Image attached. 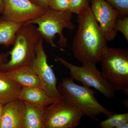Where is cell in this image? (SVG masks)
Returning a JSON list of instances; mask_svg holds the SVG:
<instances>
[{
    "label": "cell",
    "instance_id": "obj_1",
    "mask_svg": "<svg viewBox=\"0 0 128 128\" xmlns=\"http://www.w3.org/2000/svg\"><path fill=\"white\" fill-rule=\"evenodd\" d=\"M78 16V28L72 42L74 56L82 64H96L100 62L108 41L90 6Z\"/></svg>",
    "mask_w": 128,
    "mask_h": 128
},
{
    "label": "cell",
    "instance_id": "obj_2",
    "mask_svg": "<svg viewBox=\"0 0 128 128\" xmlns=\"http://www.w3.org/2000/svg\"><path fill=\"white\" fill-rule=\"evenodd\" d=\"M41 38L34 24H24L17 32L14 47L8 52L10 59L0 65V70L8 72L31 66L36 57V47Z\"/></svg>",
    "mask_w": 128,
    "mask_h": 128
},
{
    "label": "cell",
    "instance_id": "obj_3",
    "mask_svg": "<svg viewBox=\"0 0 128 128\" xmlns=\"http://www.w3.org/2000/svg\"><path fill=\"white\" fill-rule=\"evenodd\" d=\"M72 14L70 11H57L48 8L39 18L25 24H38L37 28L43 39L52 47L66 52L63 48L67 47L68 39L62 32L65 28L74 30L75 26L72 22Z\"/></svg>",
    "mask_w": 128,
    "mask_h": 128
},
{
    "label": "cell",
    "instance_id": "obj_4",
    "mask_svg": "<svg viewBox=\"0 0 128 128\" xmlns=\"http://www.w3.org/2000/svg\"><path fill=\"white\" fill-rule=\"evenodd\" d=\"M64 100L74 105L84 115L94 120L103 114L107 118L114 114L98 102L95 97L96 92L90 88L76 84L71 77L64 78L57 86Z\"/></svg>",
    "mask_w": 128,
    "mask_h": 128
},
{
    "label": "cell",
    "instance_id": "obj_5",
    "mask_svg": "<svg viewBox=\"0 0 128 128\" xmlns=\"http://www.w3.org/2000/svg\"><path fill=\"white\" fill-rule=\"evenodd\" d=\"M102 73L116 91L128 96V50L111 48L105 49L100 62Z\"/></svg>",
    "mask_w": 128,
    "mask_h": 128
},
{
    "label": "cell",
    "instance_id": "obj_6",
    "mask_svg": "<svg viewBox=\"0 0 128 128\" xmlns=\"http://www.w3.org/2000/svg\"><path fill=\"white\" fill-rule=\"evenodd\" d=\"M55 57L56 61L69 69L70 77L73 80L88 87L95 88L108 99L114 97L116 91L97 68L96 64H82V66H78L61 57Z\"/></svg>",
    "mask_w": 128,
    "mask_h": 128
},
{
    "label": "cell",
    "instance_id": "obj_7",
    "mask_svg": "<svg viewBox=\"0 0 128 128\" xmlns=\"http://www.w3.org/2000/svg\"><path fill=\"white\" fill-rule=\"evenodd\" d=\"M84 116L78 108L63 99L45 108L44 128H73L78 126Z\"/></svg>",
    "mask_w": 128,
    "mask_h": 128
},
{
    "label": "cell",
    "instance_id": "obj_8",
    "mask_svg": "<svg viewBox=\"0 0 128 128\" xmlns=\"http://www.w3.org/2000/svg\"><path fill=\"white\" fill-rule=\"evenodd\" d=\"M41 38L36 49V57L31 67L38 76L44 86V90L50 97L58 100L64 98L58 91L57 80L52 67L48 63V56L44 50Z\"/></svg>",
    "mask_w": 128,
    "mask_h": 128
},
{
    "label": "cell",
    "instance_id": "obj_9",
    "mask_svg": "<svg viewBox=\"0 0 128 128\" xmlns=\"http://www.w3.org/2000/svg\"><path fill=\"white\" fill-rule=\"evenodd\" d=\"M2 16L7 20L25 24L38 18L46 11L30 0H3Z\"/></svg>",
    "mask_w": 128,
    "mask_h": 128
},
{
    "label": "cell",
    "instance_id": "obj_10",
    "mask_svg": "<svg viewBox=\"0 0 128 128\" xmlns=\"http://www.w3.org/2000/svg\"><path fill=\"white\" fill-rule=\"evenodd\" d=\"M91 9L94 18L108 41L114 40L117 34L114 29L118 13L105 0H91Z\"/></svg>",
    "mask_w": 128,
    "mask_h": 128
},
{
    "label": "cell",
    "instance_id": "obj_11",
    "mask_svg": "<svg viewBox=\"0 0 128 128\" xmlns=\"http://www.w3.org/2000/svg\"><path fill=\"white\" fill-rule=\"evenodd\" d=\"M25 106L18 98L3 106L0 121V128H24Z\"/></svg>",
    "mask_w": 128,
    "mask_h": 128
},
{
    "label": "cell",
    "instance_id": "obj_12",
    "mask_svg": "<svg viewBox=\"0 0 128 128\" xmlns=\"http://www.w3.org/2000/svg\"><path fill=\"white\" fill-rule=\"evenodd\" d=\"M4 73L22 87H38L44 90L41 80L31 66H24Z\"/></svg>",
    "mask_w": 128,
    "mask_h": 128
},
{
    "label": "cell",
    "instance_id": "obj_13",
    "mask_svg": "<svg viewBox=\"0 0 128 128\" xmlns=\"http://www.w3.org/2000/svg\"><path fill=\"white\" fill-rule=\"evenodd\" d=\"M22 88L0 70V103L4 105L18 99Z\"/></svg>",
    "mask_w": 128,
    "mask_h": 128
},
{
    "label": "cell",
    "instance_id": "obj_14",
    "mask_svg": "<svg viewBox=\"0 0 128 128\" xmlns=\"http://www.w3.org/2000/svg\"><path fill=\"white\" fill-rule=\"evenodd\" d=\"M18 98L46 107L59 100L48 96L43 89L34 87L22 88Z\"/></svg>",
    "mask_w": 128,
    "mask_h": 128
},
{
    "label": "cell",
    "instance_id": "obj_15",
    "mask_svg": "<svg viewBox=\"0 0 128 128\" xmlns=\"http://www.w3.org/2000/svg\"><path fill=\"white\" fill-rule=\"evenodd\" d=\"M24 102L25 106L24 128H44V111L46 107Z\"/></svg>",
    "mask_w": 128,
    "mask_h": 128
},
{
    "label": "cell",
    "instance_id": "obj_16",
    "mask_svg": "<svg viewBox=\"0 0 128 128\" xmlns=\"http://www.w3.org/2000/svg\"><path fill=\"white\" fill-rule=\"evenodd\" d=\"M7 20L0 18V45L9 47L14 45L18 31L24 24Z\"/></svg>",
    "mask_w": 128,
    "mask_h": 128
},
{
    "label": "cell",
    "instance_id": "obj_17",
    "mask_svg": "<svg viewBox=\"0 0 128 128\" xmlns=\"http://www.w3.org/2000/svg\"><path fill=\"white\" fill-rule=\"evenodd\" d=\"M128 122V113L114 114L99 124L101 128H117L120 125Z\"/></svg>",
    "mask_w": 128,
    "mask_h": 128
},
{
    "label": "cell",
    "instance_id": "obj_18",
    "mask_svg": "<svg viewBox=\"0 0 128 128\" xmlns=\"http://www.w3.org/2000/svg\"><path fill=\"white\" fill-rule=\"evenodd\" d=\"M114 9L118 12V18L128 16V0H105Z\"/></svg>",
    "mask_w": 128,
    "mask_h": 128
},
{
    "label": "cell",
    "instance_id": "obj_19",
    "mask_svg": "<svg viewBox=\"0 0 128 128\" xmlns=\"http://www.w3.org/2000/svg\"><path fill=\"white\" fill-rule=\"evenodd\" d=\"M69 11L79 15L90 6L89 0H69Z\"/></svg>",
    "mask_w": 128,
    "mask_h": 128
},
{
    "label": "cell",
    "instance_id": "obj_20",
    "mask_svg": "<svg viewBox=\"0 0 128 128\" xmlns=\"http://www.w3.org/2000/svg\"><path fill=\"white\" fill-rule=\"evenodd\" d=\"M48 6L57 11H69V0H49Z\"/></svg>",
    "mask_w": 128,
    "mask_h": 128
},
{
    "label": "cell",
    "instance_id": "obj_21",
    "mask_svg": "<svg viewBox=\"0 0 128 128\" xmlns=\"http://www.w3.org/2000/svg\"><path fill=\"white\" fill-rule=\"evenodd\" d=\"M114 29L122 34L128 41V16L123 18H117L114 24Z\"/></svg>",
    "mask_w": 128,
    "mask_h": 128
},
{
    "label": "cell",
    "instance_id": "obj_22",
    "mask_svg": "<svg viewBox=\"0 0 128 128\" xmlns=\"http://www.w3.org/2000/svg\"><path fill=\"white\" fill-rule=\"evenodd\" d=\"M33 3L44 10L48 8L49 0H30Z\"/></svg>",
    "mask_w": 128,
    "mask_h": 128
},
{
    "label": "cell",
    "instance_id": "obj_23",
    "mask_svg": "<svg viewBox=\"0 0 128 128\" xmlns=\"http://www.w3.org/2000/svg\"><path fill=\"white\" fill-rule=\"evenodd\" d=\"M9 55L8 52L7 53H2L0 54V65L2 64L7 62L8 57Z\"/></svg>",
    "mask_w": 128,
    "mask_h": 128
},
{
    "label": "cell",
    "instance_id": "obj_24",
    "mask_svg": "<svg viewBox=\"0 0 128 128\" xmlns=\"http://www.w3.org/2000/svg\"><path fill=\"white\" fill-rule=\"evenodd\" d=\"M4 0H0V14H2L4 9Z\"/></svg>",
    "mask_w": 128,
    "mask_h": 128
},
{
    "label": "cell",
    "instance_id": "obj_25",
    "mask_svg": "<svg viewBox=\"0 0 128 128\" xmlns=\"http://www.w3.org/2000/svg\"><path fill=\"white\" fill-rule=\"evenodd\" d=\"M128 128V122L124 123L120 125L117 128Z\"/></svg>",
    "mask_w": 128,
    "mask_h": 128
},
{
    "label": "cell",
    "instance_id": "obj_26",
    "mask_svg": "<svg viewBox=\"0 0 128 128\" xmlns=\"http://www.w3.org/2000/svg\"><path fill=\"white\" fill-rule=\"evenodd\" d=\"M4 105L0 103V121L1 118L2 114V109H3Z\"/></svg>",
    "mask_w": 128,
    "mask_h": 128
},
{
    "label": "cell",
    "instance_id": "obj_27",
    "mask_svg": "<svg viewBox=\"0 0 128 128\" xmlns=\"http://www.w3.org/2000/svg\"><path fill=\"white\" fill-rule=\"evenodd\" d=\"M89 0V1H90V0Z\"/></svg>",
    "mask_w": 128,
    "mask_h": 128
}]
</instances>
